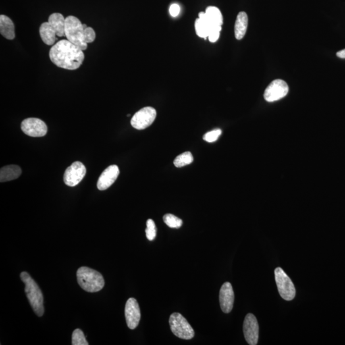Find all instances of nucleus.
<instances>
[{"mask_svg":"<svg viewBox=\"0 0 345 345\" xmlns=\"http://www.w3.org/2000/svg\"><path fill=\"white\" fill-rule=\"evenodd\" d=\"M156 116L157 111L154 108H143L132 116L130 124L136 129L143 130L153 124Z\"/></svg>","mask_w":345,"mask_h":345,"instance_id":"0eeeda50","label":"nucleus"},{"mask_svg":"<svg viewBox=\"0 0 345 345\" xmlns=\"http://www.w3.org/2000/svg\"><path fill=\"white\" fill-rule=\"evenodd\" d=\"M96 34L91 27H87L85 30V40L86 43H93L95 41Z\"/></svg>","mask_w":345,"mask_h":345,"instance_id":"bb28decb","label":"nucleus"},{"mask_svg":"<svg viewBox=\"0 0 345 345\" xmlns=\"http://www.w3.org/2000/svg\"><path fill=\"white\" fill-rule=\"evenodd\" d=\"M169 322L172 331L176 337L187 340L194 337V330L181 314L172 313L170 316Z\"/></svg>","mask_w":345,"mask_h":345,"instance_id":"39448f33","label":"nucleus"},{"mask_svg":"<svg viewBox=\"0 0 345 345\" xmlns=\"http://www.w3.org/2000/svg\"><path fill=\"white\" fill-rule=\"evenodd\" d=\"M77 279L81 287L86 292H99L105 286V281L102 274L90 268H80L77 271Z\"/></svg>","mask_w":345,"mask_h":345,"instance_id":"7ed1b4c3","label":"nucleus"},{"mask_svg":"<svg viewBox=\"0 0 345 345\" xmlns=\"http://www.w3.org/2000/svg\"><path fill=\"white\" fill-rule=\"evenodd\" d=\"M22 169L18 166L8 165L4 166L0 170V182H5L8 181L17 179L22 174Z\"/></svg>","mask_w":345,"mask_h":345,"instance_id":"6ab92c4d","label":"nucleus"},{"mask_svg":"<svg viewBox=\"0 0 345 345\" xmlns=\"http://www.w3.org/2000/svg\"><path fill=\"white\" fill-rule=\"evenodd\" d=\"M86 172V168L82 163L74 162L65 170L64 175V183L68 186H76L85 177Z\"/></svg>","mask_w":345,"mask_h":345,"instance_id":"1a4fd4ad","label":"nucleus"},{"mask_svg":"<svg viewBox=\"0 0 345 345\" xmlns=\"http://www.w3.org/2000/svg\"><path fill=\"white\" fill-rule=\"evenodd\" d=\"M22 132L29 136L43 137L47 134V127L43 120L36 118H29L22 123Z\"/></svg>","mask_w":345,"mask_h":345,"instance_id":"9d476101","label":"nucleus"},{"mask_svg":"<svg viewBox=\"0 0 345 345\" xmlns=\"http://www.w3.org/2000/svg\"><path fill=\"white\" fill-rule=\"evenodd\" d=\"M146 232L147 238L149 240H154L157 235V228L155 226L154 221L152 219H149L147 222V229L145 230Z\"/></svg>","mask_w":345,"mask_h":345,"instance_id":"393cba45","label":"nucleus"},{"mask_svg":"<svg viewBox=\"0 0 345 345\" xmlns=\"http://www.w3.org/2000/svg\"><path fill=\"white\" fill-rule=\"evenodd\" d=\"M120 174L119 168L116 165L108 167L99 176L97 182V188L101 191L106 190L113 185Z\"/></svg>","mask_w":345,"mask_h":345,"instance_id":"4468645a","label":"nucleus"},{"mask_svg":"<svg viewBox=\"0 0 345 345\" xmlns=\"http://www.w3.org/2000/svg\"><path fill=\"white\" fill-rule=\"evenodd\" d=\"M51 62L58 67L66 70H76L85 60L83 50L68 40L58 42L49 51Z\"/></svg>","mask_w":345,"mask_h":345,"instance_id":"f257e3e1","label":"nucleus"},{"mask_svg":"<svg viewBox=\"0 0 345 345\" xmlns=\"http://www.w3.org/2000/svg\"><path fill=\"white\" fill-rule=\"evenodd\" d=\"M48 22L55 31L58 37L65 36V18L60 13H53L49 17Z\"/></svg>","mask_w":345,"mask_h":345,"instance_id":"a211bd4d","label":"nucleus"},{"mask_svg":"<svg viewBox=\"0 0 345 345\" xmlns=\"http://www.w3.org/2000/svg\"><path fill=\"white\" fill-rule=\"evenodd\" d=\"M288 91L287 83L282 80H276L265 89L264 99L269 103L279 101L286 96Z\"/></svg>","mask_w":345,"mask_h":345,"instance_id":"6e6552de","label":"nucleus"},{"mask_svg":"<svg viewBox=\"0 0 345 345\" xmlns=\"http://www.w3.org/2000/svg\"><path fill=\"white\" fill-rule=\"evenodd\" d=\"M72 344L73 345H88L82 330L77 329L72 333Z\"/></svg>","mask_w":345,"mask_h":345,"instance_id":"b1692460","label":"nucleus"},{"mask_svg":"<svg viewBox=\"0 0 345 345\" xmlns=\"http://www.w3.org/2000/svg\"><path fill=\"white\" fill-rule=\"evenodd\" d=\"M248 26V17L245 12H239L235 24V35L237 40H241L246 35Z\"/></svg>","mask_w":345,"mask_h":345,"instance_id":"dca6fc26","label":"nucleus"},{"mask_svg":"<svg viewBox=\"0 0 345 345\" xmlns=\"http://www.w3.org/2000/svg\"><path fill=\"white\" fill-rule=\"evenodd\" d=\"M193 156L190 151H186L175 158L174 165L176 168H182L185 166L190 165L193 162Z\"/></svg>","mask_w":345,"mask_h":345,"instance_id":"4be33fe9","label":"nucleus"},{"mask_svg":"<svg viewBox=\"0 0 345 345\" xmlns=\"http://www.w3.org/2000/svg\"><path fill=\"white\" fill-rule=\"evenodd\" d=\"M336 55H337V57L340 58H343V59H345V49L344 50H342V51H338L337 53H336Z\"/></svg>","mask_w":345,"mask_h":345,"instance_id":"c756f323","label":"nucleus"},{"mask_svg":"<svg viewBox=\"0 0 345 345\" xmlns=\"http://www.w3.org/2000/svg\"><path fill=\"white\" fill-rule=\"evenodd\" d=\"M234 292L232 284L226 282L222 284L219 293V302L222 311L229 313L232 310L234 303Z\"/></svg>","mask_w":345,"mask_h":345,"instance_id":"ddd939ff","label":"nucleus"},{"mask_svg":"<svg viewBox=\"0 0 345 345\" xmlns=\"http://www.w3.org/2000/svg\"><path fill=\"white\" fill-rule=\"evenodd\" d=\"M0 33L8 40L15 38V28L12 21L5 15L0 16Z\"/></svg>","mask_w":345,"mask_h":345,"instance_id":"f3484780","label":"nucleus"},{"mask_svg":"<svg viewBox=\"0 0 345 345\" xmlns=\"http://www.w3.org/2000/svg\"><path fill=\"white\" fill-rule=\"evenodd\" d=\"M86 24L82 22L76 17L70 16L65 18V34L66 39L70 43L83 50H86L88 43L85 40V30Z\"/></svg>","mask_w":345,"mask_h":345,"instance_id":"20e7f679","label":"nucleus"},{"mask_svg":"<svg viewBox=\"0 0 345 345\" xmlns=\"http://www.w3.org/2000/svg\"><path fill=\"white\" fill-rule=\"evenodd\" d=\"M20 276L25 284V292L33 310L39 317H42L44 313V308L43 297L40 288L27 272H22Z\"/></svg>","mask_w":345,"mask_h":345,"instance_id":"f03ea898","label":"nucleus"},{"mask_svg":"<svg viewBox=\"0 0 345 345\" xmlns=\"http://www.w3.org/2000/svg\"><path fill=\"white\" fill-rule=\"evenodd\" d=\"M243 330L247 344L257 345L259 338V326L257 318L253 314H247L245 318Z\"/></svg>","mask_w":345,"mask_h":345,"instance_id":"9b49d317","label":"nucleus"},{"mask_svg":"<svg viewBox=\"0 0 345 345\" xmlns=\"http://www.w3.org/2000/svg\"><path fill=\"white\" fill-rule=\"evenodd\" d=\"M125 316L128 327L130 329H136L141 319L140 306L136 299L130 298L127 301L125 307Z\"/></svg>","mask_w":345,"mask_h":345,"instance_id":"f8f14e48","label":"nucleus"},{"mask_svg":"<svg viewBox=\"0 0 345 345\" xmlns=\"http://www.w3.org/2000/svg\"><path fill=\"white\" fill-rule=\"evenodd\" d=\"M214 27L215 26H212L208 22L205 12H201L199 14V18L195 22V30L197 35L201 38L207 39Z\"/></svg>","mask_w":345,"mask_h":345,"instance_id":"2eb2a0df","label":"nucleus"},{"mask_svg":"<svg viewBox=\"0 0 345 345\" xmlns=\"http://www.w3.org/2000/svg\"><path fill=\"white\" fill-rule=\"evenodd\" d=\"M208 22L213 26H222L223 23V18L219 8L211 6L207 7L205 12Z\"/></svg>","mask_w":345,"mask_h":345,"instance_id":"412c9836","label":"nucleus"},{"mask_svg":"<svg viewBox=\"0 0 345 345\" xmlns=\"http://www.w3.org/2000/svg\"><path fill=\"white\" fill-rule=\"evenodd\" d=\"M221 31V26L216 27L210 32L208 39L211 43H216L218 40L220 36V32Z\"/></svg>","mask_w":345,"mask_h":345,"instance_id":"cd10ccee","label":"nucleus"},{"mask_svg":"<svg viewBox=\"0 0 345 345\" xmlns=\"http://www.w3.org/2000/svg\"><path fill=\"white\" fill-rule=\"evenodd\" d=\"M39 32L42 40L46 45H52L57 41V33L48 22H43L41 24Z\"/></svg>","mask_w":345,"mask_h":345,"instance_id":"aec40b11","label":"nucleus"},{"mask_svg":"<svg viewBox=\"0 0 345 345\" xmlns=\"http://www.w3.org/2000/svg\"><path fill=\"white\" fill-rule=\"evenodd\" d=\"M163 220L166 225L172 228H179L183 224L182 219L171 214H167L164 216Z\"/></svg>","mask_w":345,"mask_h":345,"instance_id":"5701e85b","label":"nucleus"},{"mask_svg":"<svg viewBox=\"0 0 345 345\" xmlns=\"http://www.w3.org/2000/svg\"><path fill=\"white\" fill-rule=\"evenodd\" d=\"M274 274L278 292L280 297L286 301L293 300L296 296V292L292 280L281 268H276Z\"/></svg>","mask_w":345,"mask_h":345,"instance_id":"423d86ee","label":"nucleus"},{"mask_svg":"<svg viewBox=\"0 0 345 345\" xmlns=\"http://www.w3.org/2000/svg\"><path fill=\"white\" fill-rule=\"evenodd\" d=\"M222 130L219 129L208 132L203 136V140L209 143L215 142L221 136Z\"/></svg>","mask_w":345,"mask_h":345,"instance_id":"a878e982","label":"nucleus"},{"mask_svg":"<svg viewBox=\"0 0 345 345\" xmlns=\"http://www.w3.org/2000/svg\"><path fill=\"white\" fill-rule=\"evenodd\" d=\"M180 6L178 5V4L174 3L172 4V5L170 6V15L172 17L175 18V17L178 16V14L180 13Z\"/></svg>","mask_w":345,"mask_h":345,"instance_id":"c85d7f7f","label":"nucleus"}]
</instances>
